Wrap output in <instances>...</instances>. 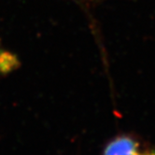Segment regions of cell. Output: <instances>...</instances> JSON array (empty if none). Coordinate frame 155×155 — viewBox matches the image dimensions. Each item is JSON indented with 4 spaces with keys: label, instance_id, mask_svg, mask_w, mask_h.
<instances>
[{
    "label": "cell",
    "instance_id": "3",
    "mask_svg": "<svg viewBox=\"0 0 155 155\" xmlns=\"http://www.w3.org/2000/svg\"><path fill=\"white\" fill-rule=\"evenodd\" d=\"M148 155H155V151H148Z\"/></svg>",
    "mask_w": 155,
    "mask_h": 155
},
{
    "label": "cell",
    "instance_id": "1",
    "mask_svg": "<svg viewBox=\"0 0 155 155\" xmlns=\"http://www.w3.org/2000/svg\"><path fill=\"white\" fill-rule=\"evenodd\" d=\"M103 155H148V151H142L131 137H120L107 144Z\"/></svg>",
    "mask_w": 155,
    "mask_h": 155
},
{
    "label": "cell",
    "instance_id": "2",
    "mask_svg": "<svg viewBox=\"0 0 155 155\" xmlns=\"http://www.w3.org/2000/svg\"><path fill=\"white\" fill-rule=\"evenodd\" d=\"M18 64L19 61L17 57L0 43V75L14 70Z\"/></svg>",
    "mask_w": 155,
    "mask_h": 155
}]
</instances>
